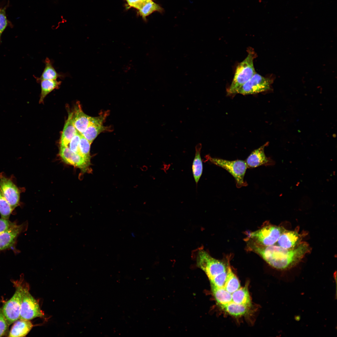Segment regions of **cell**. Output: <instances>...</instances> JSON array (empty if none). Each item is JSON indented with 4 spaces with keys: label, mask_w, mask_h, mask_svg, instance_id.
Wrapping results in <instances>:
<instances>
[{
    "label": "cell",
    "mask_w": 337,
    "mask_h": 337,
    "mask_svg": "<svg viewBox=\"0 0 337 337\" xmlns=\"http://www.w3.org/2000/svg\"><path fill=\"white\" fill-rule=\"evenodd\" d=\"M248 246L250 250L259 255L270 265L280 270L294 267L310 250L309 245L304 242L292 249L274 245L264 246L254 241L249 242Z\"/></svg>",
    "instance_id": "cell-1"
},
{
    "label": "cell",
    "mask_w": 337,
    "mask_h": 337,
    "mask_svg": "<svg viewBox=\"0 0 337 337\" xmlns=\"http://www.w3.org/2000/svg\"><path fill=\"white\" fill-rule=\"evenodd\" d=\"M247 51V56L236 67L232 81L227 90L228 94H236L237 89L256 73L253 64L256 54L252 48H249Z\"/></svg>",
    "instance_id": "cell-2"
},
{
    "label": "cell",
    "mask_w": 337,
    "mask_h": 337,
    "mask_svg": "<svg viewBox=\"0 0 337 337\" xmlns=\"http://www.w3.org/2000/svg\"><path fill=\"white\" fill-rule=\"evenodd\" d=\"M205 158L212 163L222 168L229 172L235 178L237 188L247 185V182L244 180V176L248 167L245 161L240 160L229 161L212 158L208 155L206 156Z\"/></svg>",
    "instance_id": "cell-3"
},
{
    "label": "cell",
    "mask_w": 337,
    "mask_h": 337,
    "mask_svg": "<svg viewBox=\"0 0 337 337\" xmlns=\"http://www.w3.org/2000/svg\"><path fill=\"white\" fill-rule=\"evenodd\" d=\"M14 284L15 292L12 297L5 303L2 309L9 325L19 319L22 298L23 285L20 281L15 282Z\"/></svg>",
    "instance_id": "cell-4"
},
{
    "label": "cell",
    "mask_w": 337,
    "mask_h": 337,
    "mask_svg": "<svg viewBox=\"0 0 337 337\" xmlns=\"http://www.w3.org/2000/svg\"><path fill=\"white\" fill-rule=\"evenodd\" d=\"M196 261L198 267L204 271L210 280L226 271V265L223 262L212 257L203 249L198 251Z\"/></svg>",
    "instance_id": "cell-5"
},
{
    "label": "cell",
    "mask_w": 337,
    "mask_h": 337,
    "mask_svg": "<svg viewBox=\"0 0 337 337\" xmlns=\"http://www.w3.org/2000/svg\"><path fill=\"white\" fill-rule=\"evenodd\" d=\"M284 228L272 225H266L250 233V237L255 242L264 246L274 245L277 241Z\"/></svg>",
    "instance_id": "cell-6"
},
{
    "label": "cell",
    "mask_w": 337,
    "mask_h": 337,
    "mask_svg": "<svg viewBox=\"0 0 337 337\" xmlns=\"http://www.w3.org/2000/svg\"><path fill=\"white\" fill-rule=\"evenodd\" d=\"M273 81L272 78L263 77L256 72L237 89L236 94H254L269 90Z\"/></svg>",
    "instance_id": "cell-7"
},
{
    "label": "cell",
    "mask_w": 337,
    "mask_h": 337,
    "mask_svg": "<svg viewBox=\"0 0 337 337\" xmlns=\"http://www.w3.org/2000/svg\"><path fill=\"white\" fill-rule=\"evenodd\" d=\"M44 315L38 302L29 292L28 287L24 286L19 319L30 320Z\"/></svg>",
    "instance_id": "cell-8"
},
{
    "label": "cell",
    "mask_w": 337,
    "mask_h": 337,
    "mask_svg": "<svg viewBox=\"0 0 337 337\" xmlns=\"http://www.w3.org/2000/svg\"><path fill=\"white\" fill-rule=\"evenodd\" d=\"M28 225L27 222L20 225L16 223L8 229L0 233V251L10 249L14 250L17 237L27 230Z\"/></svg>",
    "instance_id": "cell-9"
},
{
    "label": "cell",
    "mask_w": 337,
    "mask_h": 337,
    "mask_svg": "<svg viewBox=\"0 0 337 337\" xmlns=\"http://www.w3.org/2000/svg\"><path fill=\"white\" fill-rule=\"evenodd\" d=\"M0 188L13 210L19 204V190L11 180L2 174L0 175Z\"/></svg>",
    "instance_id": "cell-10"
},
{
    "label": "cell",
    "mask_w": 337,
    "mask_h": 337,
    "mask_svg": "<svg viewBox=\"0 0 337 337\" xmlns=\"http://www.w3.org/2000/svg\"><path fill=\"white\" fill-rule=\"evenodd\" d=\"M59 154L62 161L66 164L80 168L83 173L89 170L90 161L72 152L68 146H60Z\"/></svg>",
    "instance_id": "cell-11"
},
{
    "label": "cell",
    "mask_w": 337,
    "mask_h": 337,
    "mask_svg": "<svg viewBox=\"0 0 337 337\" xmlns=\"http://www.w3.org/2000/svg\"><path fill=\"white\" fill-rule=\"evenodd\" d=\"M108 113L105 112L96 117L94 121L81 134L91 144L100 133L110 130V127L105 126L103 125Z\"/></svg>",
    "instance_id": "cell-12"
},
{
    "label": "cell",
    "mask_w": 337,
    "mask_h": 337,
    "mask_svg": "<svg viewBox=\"0 0 337 337\" xmlns=\"http://www.w3.org/2000/svg\"><path fill=\"white\" fill-rule=\"evenodd\" d=\"M95 118L85 114L83 112L80 103H77L73 112L72 120L75 127L78 132L81 134L83 133L94 121Z\"/></svg>",
    "instance_id": "cell-13"
},
{
    "label": "cell",
    "mask_w": 337,
    "mask_h": 337,
    "mask_svg": "<svg viewBox=\"0 0 337 337\" xmlns=\"http://www.w3.org/2000/svg\"><path fill=\"white\" fill-rule=\"evenodd\" d=\"M302 235L297 230L285 229L281 234L277 243V245L284 248L292 249L298 247L302 242Z\"/></svg>",
    "instance_id": "cell-14"
},
{
    "label": "cell",
    "mask_w": 337,
    "mask_h": 337,
    "mask_svg": "<svg viewBox=\"0 0 337 337\" xmlns=\"http://www.w3.org/2000/svg\"><path fill=\"white\" fill-rule=\"evenodd\" d=\"M267 143L252 152L246 162L248 167L253 168L261 165L268 166L274 164V162L267 157L264 153V148Z\"/></svg>",
    "instance_id": "cell-15"
},
{
    "label": "cell",
    "mask_w": 337,
    "mask_h": 337,
    "mask_svg": "<svg viewBox=\"0 0 337 337\" xmlns=\"http://www.w3.org/2000/svg\"><path fill=\"white\" fill-rule=\"evenodd\" d=\"M73 112L68 113V118L65 123L61 135L60 144L61 146H67L70 142L78 131L72 121Z\"/></svg>",
    "instance_id": "cell-16"
},
{
    "label": "cell",
    "mask_w": 337,
    "mask_h": 337,
    "mask_svg": "<svg viewBox=\"0 0 337 337\" xmlns=\"http://www.w3.org/2000/svg\"><path fill=\"white\" fill-rule=\"evenodd\" d=\"M33 325L30 320L19 319L14 322L8 334L9 337H25L30 331Z\"/></svg>",
    "instance_id": "cell-17"
},
{
    "label": "cell",
    "mask_w": 337,
    "mask_h": 337,
    "mask_svg": "<svg viewBox=\"0 0 337 337\" xmlns=\"http://www.w3.org/2000/svg\"><path fill=\"white\" fill-rule=\"evenodd\" d=\"M45 66L40 77L37 79V82L43 80H56L58 78L63 77V75L58 73L52 65L50 59L47 57L45 60Z\"/></svg>",
    "instance_id": "cell-18"
},
{
    "label": "cell",
    "mask_w": 337,
    "mask_h": 337,
    "mask_svg": "<svg viewBox=\"0 0 337 337\" xmlns=\"http://www.w3.org/2000/svg\"><path fill=\"white\" fill-rule=\"evenodd\" d=\"M201 148L202 144L200 143L196 146L195 156L192 164L193 175L196 184H197L203 172V163L200 155Z\"/></svg>",
    "instance_id": "cell-19"
},
{
    "label": "cell",
    "mask_w": 337,
    "mask_h": 337,
    "mask_svg": "<svg viewBox=\"0 0 337 337\" xmlns=\"http://www.w3.org/2000/svg\"><path fill=\"white\" fill-rule=\"evenodd\" d=\"M138 10L139 15L144 20H146L147 17L154 12L162 13L164 11L162 7L152 0H146Z\"/></svg>",
    "instance_id": "cell-20"
},
{
    "label": "cell",
    "mask_w": 337,
    "mask_h": 337,
    "mask_svg": "<svg viewBox=\"0 0 337 337\" xmlns=\"http://www.w3.org/2000/svg\"><path fill=\"white\" fill-rule=\"evenodd\" d=\"M232 301L235 303L250 306L251 300L247 285L240 287L232 294Z\"/></svg>",
    "instance_id": "cell-21"
},
{
    "label": "cell",
    "mask_w": 337,
    "mask_h": 337,
    "mask_svg": "<svg viewBox=\"0 0 337 337\" xmlns=\"http://www.w3.org/2000/svg\"><path fill=\"white\" fill-rule=\"evenodd\" d=\"M41 88L39 103L43 102L46 97L50 92L55 89H58L61 84V82L56 80H43L41 81Z\"/></svg>",
    "instance_id": "cell-22"
},
{
    "label": "cell",
    "mask_w": 337,
    "mask_h": 337,
    "mask_svg": "<svg viewBox=\"0 0 337 337\" xmlns=\"http://www.w3.org/2000/svg\"><path fill=\"white\" fill-rule=\"evenodd\" d=\"M213 294L217 303L221 306L232 301V294L223 287H218L211 285Z\"/></svg>",
    "instance_id": "cell-23"
},
{
    "label": "cell",
    "mask_w": 337,
    "mask_h": 337,
    "mask_svg": "<svg viewBox=\"0 0 337 337\" xmlns=\"http://www.w3.org/2000/svg\"><path fill=\"white\" fill-rule=\"evenodd\" d=\"M228 265L227 278L224 287L232 294L241 287L239 280L232 271L229 262Z\"/></svg>",
    "instance_id": "cell-24"
},
{
    "label": "cell",
    "mask_w": 337,
    "mask_h": 337,
    "mask_svg": "<svg viewBox=\"0 0 337 337\" xmlns=\"http://www.w3.org/2000/svg\"><path fill=\"white\" fill-rule=\"evenodd\" d=\"M229 314L234 316L244 315L248 311L250 306L239 304L231 301L221 306Z\"/></svg>",
    "instance_id": "cell-25"
},
{
    "label": "cell",
    "mask_w": 337,
    "mask_h": 337,
    "mask_svg": "<svg viewBox=\"0 0 337 337\" xmlns=\"http://www.w3.org/2000/svg\"><path fill=\"white\" fill-rule=\"evenodd\" d=\"M12 211L0 188V214L1 218L9 219Z\"/></svg>",
    "instance_id": "cell-26"
},
{
    "label": "cell",
    "mask_w": 337,
    "mask_h": 337,
    "mask_svg": "<svg viewBox=\"0 0 337 337\" xmlns=\"http://www.w3.org/2000/svg\"><path fill=\"white\" fill-rule=\"evenodd\" d=\"M91 144L82 134L79 144V150L81 155L88 161H90V148Z\"/></svg>",
    "instance_id": "cell-27"
},
{
    "label": "cell",
    "mask_w": 337,
    "mask_h": 337,
    "mask_svg": "<svg viewBox=\"0 0 337 337\" xmlns=\"http://www.w3.org/2000/svg\"><path fill=\"white\" fill-rule=\"evenodd\" d=\"M81 135V134L78 131L72 138L69 144V148L70 150L80 155L81 154L79 150V144Z\"/></svg>",
    "instance_id": "cell-28"
},
{
    "label": "cell",
    "mask_w": 337,
    "mask_h": 337,
    "mask_svg": "<svg viewBox=\"0 0 337 337\" xmlns=\"http://www.w3.org/2000/svg\"><path fill=\"white\" fill-rule=\"evenodd\" d=\"M227 276V271H224L217 275L210 281L211 285L218 287H223Z\"/></svg>",
    "instance_id": "cell-29"
},
{
    "label": "cell",
    "mask_w": 337,
    "mask_h": 337,
    "mask_svg": "<svg viewBox=\"0 0 337 337\" xmlns=\"http://www.w3.org/2000/svg\"><path fill=\"white\" fill-rule=\"evenodd\" d=\"M6 9L4 8L1 9L0 11V42L2 34L7 27V20L6 14Z\"/></svg>",
    "instance_id": "cell-30"
},
{
    "label": "cell",
    "mask_w": 337,
    "mask_h": 337,
    "mask_svg": "<svg viewBox=\"0 0 337 337\" xmlns=\"http://www.w3.org/2000/svg\"><path fill=\"white\" fill-rule=\"evenodd\" d=\"M8 325L3 313L2 309L0 308V337L4 335L6 333Z\"/></svg>",
    "instance_id": "cell-31"
},
{
    "label": "cell",
    "mask_w": 337,
    "mask_h": 337,
    "mask_svg": "<svg viewBox=\"0 0 337 337\" xmlns=\"http://www.w3.org/2000/svg\"><path fill=\"white\" fill-rule=\"evenodd\" d=\"M16 223L12 222L9 219L7 220L2 218L0 219V233L8 229Z\"/></svg>",
    "instance_id": "cell-32"
},
{
    "label": "cell",
    "mask_w": 337,
    "mask_h": 337,
    "mask_svg": "<svg viewBox=\"0 0 337 337\" xmlns=\"http://www.w3.org/2000/svg\"><path fill=\"white\" fill-rule=\"evenodd\" d=\"M128 5L138 9L146 0H125Z\"/></svg>",
    "instance_id": "cell-33"
},
{
    "label": "cell",
    "mask_w": 337,
    "mask_h": 337,
    "mask_svg": "<svg viewBox=\"0 0 337 337\" xmlns=\"http://www.w3.org/2000/svg\"><path fill=\"white\" fill-rule=\"evenodd\" d=\"M1 8H0V10H1Z\"/></svg>",
    "instance_id": "cell-34"
}]
</instances>
